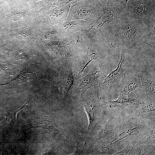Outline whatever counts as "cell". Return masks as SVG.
I'll return each instance as SVG.
<instances>
[{
  "label": "cell",
  "instance_id": "cell-5",
  "mask_svg": "<svg viewBox=\"0 0 155 155\" xmlns=\"http://www.w3.org/2000/svg\"><path fill=\"white\" fill-rule=\"evenodd\" d=\"M123 61L124 58L122 53L117 68L106 77L103 82L99 84L98 85L100 88L110 90L119 86L125 72L122 67Z\"/></svg>",
  "mask_w": 155,
  "mask_h": 155
},
{
  "label": "cell",
  "instance_id": "cell-4",
  "mask_svg": "<svg viewBox=\"0 0 155 155\" xmlns=\"http://www.w3.org/2000/svg\"><path fill=\"white\" fill-rule=\"evenodd\" d=\"M119 87L121 93L128 96L137 88H142L140 73L135 71H125Z\"/></svg>",
  "mask_w": 155,
  "mask_h": 155
},
{
  "label": "cell",
  "instance_id": "cell-3",
  "mask_svg": "<svg viewBox=\"0 0 155 155\" xmlns=\"http://www.w3.org/2000/svg\"><path fill=\"white\" fill-rule=\"evenodd\" d=\"M98 91L95 89L82 98L80 102L88 117L89 123L88 130L89 131L93 130L102 119L101 109L105 104L99 98Z\"/></svg>",
  "mask_w": 155,
  "mask_h": 155
},
{
  "label": "cell",
  "instance_id": "cell-12",
  "mask_svg": "<svg viewBox=\"0 0 155 155\" xmlns=\"http://www.w3.org/2000/svg\"><path fill=\"white\" fill-rule=\"evenodd\" d=\"M34 75L30 71H24L22 73L11 82L18 84H23L30 81L32 79Z\"/></svg>",
  "mask_w": 155,
  "mask_h": 155
},
{
  "label": "cell",
  "instance_id": "cell-1",
  "mask_svg": "<svg viewBox=\"0 0 155 155\" xmlns=\"http://www.w3.org/2000/svg\"><path fill=\"white\" fill-rule=\"evenodd\" d=\"M115 32L111 43L122 53L135 49L141 43H146L150 36L147 24L129 19L120 11L115 21Z\"/></svg>",
  "mask_w": 155,
  "mask_h": 155
},
{
  "label": "cell",
  "instance_id": "cell-15",
  "mask_svg": "<svg viewBox=\"0 0 155 155\" xmlns=\"http://www.w3.org/2000/svg\"><path fill=\"white\" fill-rule=\"evenodd\" d=\"M105 7L118 6L117 0H100Z\"/></svg>",
  "mask_w": 155,
  "mask_h": 155
},
{
  "label": "cell",
  "instance_id": "cell-14",
  "mask_svg": "<svg viewBox=\"0 0 155 155\" xmlns=\"http://www.w3.org/2000/svg\"><path fill=\"white\" fill-rule=\"evenodd\" d=\"M155 16L150 19L148 22L147 29L149 35H155Z\"/></svg>",
  "mask_w": 155,
  "mask_h": 155
},
{
  "label": "cell",
  "instance_id": "cell-2",
  "mask_svg": "<svg viewBox=\"0 0 155 155\" xmlns=\"http://www.w3.org/2000/svg\"><path fill=\"white\" fill-rule=\"evenodd\" d=\"M123 11L130 20L147 24L155 16V0H129Z\"/></svg>",
  "mask_w": 155,
  "mask_h": 155
},
{
  "label": "cell",
  "instance_id": "cell-11",
  "mask_svg": "<svg viewBox=\"0 0 155 155\" xmlns=\"http://www.w3.org/2000/svg\"><path fill=\"white\" fill-rule=\"evenodd\" d=\"M98 56L94 53L91 54L87 55L78 63L77 67V73L81 74L87 66L92 61L96 59Z\"/></svg>",
  "mask_w": 155,
  "mask_h": 155
},
{
  "label": "cell",
  "instance_id": "cell-7",
  "mask_svg": "<svg viewBox=\"0 0 155 155\" xmlns=\"http://www.w3.org/2000/svg\"><path fill=\"white\" fill-rule=\"evenodd\" d=\"M142 88L153 99H155V77L148 73H140Z\"/></svg>",
  "mask_w": 155,
  "mask_h": 155
},
{
  "label": "cell",
  "instance_id": "cell-16",
  "mask_svg": "<svg viewBox=\"0 0 155 155\" xmlns=\"http://www.w3.org/2000/svg\"><path fill=\"white\" fill-rule=\"evenodd\" d=\"M129 0H117L118 6L122 9H124L126 7V4Z\"/></svg>",
  "mask_w": 155,
  "mask_h": 155
},
{
  "label": "cell",
  "instance_id": "cell-17",
  "mask_svg": "<svg viewBox=\"0 0 155 155\" xmlns=\"http://www.w3.org/2000/svg\"><path fill=\"white\" fill-rule=\"evenodd\" d=\"M128 151L127 150V149H125L124 150H123L121 151L115 153V154H126L128 153Z\"/></svg>",
  "mask_w": 155,
  "mask_h": 155
},
{
  "label": "cell",
  "instance_id": "cell-9",
  "mask_svg": "<svg viewBox=\"0 0 155 155\" xmlns=\"http://www.w3.org/2000/svg\"><path fill=\"white\" fill-rule=\"evenodd\" d=\"M73 78L72 72L70 71L62 75L58 84L61 92L63 94V101L66 100L70 88L73 85Z\"/></svg>",
  "mask_w": 155,
  "mask_h": 155
},
{
  "label": "cell",
  "instance_id": "cell-8",
  "mask_svg": "<svg viewBox=\"0 0 155 155\" xmlns=\"http://www.w3.org/2000/svg\"><path fill=\"white\" fill-rule=\"evenodd\" d=\"M142 101L137 98H130L129 96L120 93L119 98L115 100H109L105 102L106 104H108L111 108L117 106L119 104L123 105H140Z\"/></svg>",
  "mask_w": 155,
  "mask_h": 155
},
{
  "label": "cell",
  "instance_id": "cell-10",
  "mask_svg": "<svg viewBox=\"0 0 155 155\" xmlns=\"http://www.w3.org/2000/svg\"><path fill=\"white\" fill-rule=\"evenodd\" d=\"M34 127L40 128L51 131H62L61 128L57 126L55 122L48 120H41L33 123L30 128Z\"/></svg>",
  "mask_w": 155,
  "mask_h": 155
},
{
  "label": "cell",
  "instance_id": "cell-13",
  "mask_svg": "<svg viewBox=\"0 0 155 155\" xmlns=\"http://www.w3.org/2000/svg\"><path fill=\"white\" fill-rule=\"evenodd\" d=\"M27 104V103H26L19 108L11 112L2 114V115L5 120L8 122H10L15 121L16 120L18 113L21 110L24 108Z\"/></svg>",
  "mask_w": 155,
  "mask_h": 155
},
{
  "label": "cell",
  "instance_id": "cell-6",
  "mask_svg": "<svg viewBox=\"0 0 155 155\" xmlns=\"http://www.w3.org/2000/svg\"><path fill=\"white\" fill-rule=\"evenodd\" d=\"M100 76V72L96 71L80 80L74 88L75 92L78 94L83 95L88 89L98 85L99 82L98 79Z\"/></svg>",
  "mask_w": 155,
  "mask_h": 155
}]
</instances>
